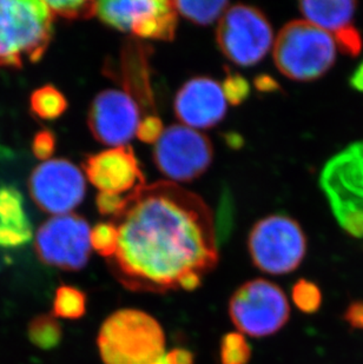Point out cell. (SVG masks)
<instances>
[{
  "label": "cell",
  "instance_id": "cell-15",
  "mask_svg": "<svg viewBox=\"0 0 363 364\" xmlns=\"http://www.w3.org/2000/svg\"><path fill=\"white\" fill-rule=\"evenodd\" d=\"M355 1L349 0H323L301 1L300 11L305 21L332 36L341 51L357 57L362 51V37L355 26Z\"/></svg>",
  "mask_w": 363,
  "mask_h": 364
},
{
  "label": "cell",
  "instance_id": "cell-18",
  "mask_svg": "<svg viewBox=\"0 0 363 364\" xmlns=\"http://www.w3.org/2000/svg\"><path fill=\"white\" fill-rule=\"evenodd\" d=\"M177 28V12L170 1L164 10L150 14L137 21L131 28V32L141 38L172 41L175 37Z\"/></svg>",
  "mask_w": 363,
  "mask_h": 364
},
{
  "label": "cell",
  "instance_id": "cell-22",
  "mask_svg": "<svg viewBox=\"0 0 363 364\" xmlns=\"http://www.w3.org/2000/svg\"><path fill=\"white\" fill-rule=\"evenodd\" d=\"M30 104L32 112L46 121L57 119L68 109L65 97L52 85H45L36 90L31 95Z\"/></svg>",
  "mask_w": 363,
  "mask_h": 364
},
{
  "label": "cell",
  "instance_id": "cell-25",
  "mask_svg": "<svg viewBox=\"0 0 363 364\" xmlns=\"http://www.w3.org/2000/svg\"><path fill=\"white\" fill-rule=\"evenodd\" d=\"M90 242L93 250L100 256L111 258L116 254L118 247V230L113 223H98L91 229Z\"/></svg>",
  "mask_w": 363,
  "mask_h": 364
},
{
  "label": "cell",
  "instance_id": "cell-13",
  "mask_svg": "<svg viewBox=\"0 0 363 364\" xmlns=\"http://www.w3.org/2000/svg\"><path fill=\"white\" fill-rule=\"evenodd\" d=\"M226 103L219 82L208 77H196L179 90L174 110L185 127L194 130L209 129L226 116Z\"/></svg>",
  "mask_w": 363,
  "mask_h": 364
},
{
  "label": "cell",
  "instance_id": "cell-12",
  "mask_svg": "<svg viewBox=\"0 0 363 364\" xmlns=\"http://www.w3.org/2000/svg\"><path fill=\"white\" fill-rule=\"evenodd\" d=\"M141 114L136 100L120 90L98 93L90 107L88 125L97 141L112 148L124 146L137 132Z\"/></svg>",
  "mask_w": 363,
  "mask_h": 364
},
{
  "label": "cell",
  "instance_id": "cell-10",
  "mask_svg": "<svg viewBox=\"0 0 363 364\" xmlns=\"http://www.w3.org/2000/svg\"><path fill=\"white\" fill-rule=\"evenodd\" d=\"M89 223L73 213L55 216L38 229L37 256L44 264L66 272L82 270L91 255Z\"/></svg>",
  "mask_w": 363,
  "mask_h": 364
},
{
  "label": "cell",
  "instance_id": "cell-26",
  "mask_svg": "<svg viewBox=\"0 0 363 364\" xmlns=\"http://www.w3.org/2000/svg\"><path fill=\"white\" fill-rule=\"evenodd\" d=\"M52 14L64 19H89L97 12V1L75 0V1H48Z\"/></svg>",
  "mask_w": 363,
  "mask_h": 364
},
{
  "label": "cell",
  "instance_id": "cell-4",
  "mask_svg": "<svg viewBox=\"0 0 363 364\" xmlns=\"http://www.w3.org/2000/svg\"><path fill=\"white\" fill-rule=\"evenodd\" d=\"M332 36L307 21H290L282 28L274 44L278 71L296 82L319 80L336 60Z\"/></svg>",
  "mask_w": 363,
  "mask_h": 364
},
{
  "label": "cell",
  "instance_id": "cell-24",
  "mask_svg": "<svg viewBox=\"0 0 363 364\" xmlns=\"http://www.w3.org/2000/svg\"><path fill=\"white\" fill-rule=\"evenodd\" d=\"M221 364H248L251 347L241 333H229L221 340Z\"/></svg>",
  "mask_w": 363,
  "mask_h": 364
},
{
  "label": "cell",
  "instance_id": "cell-27",
  "mask_svg": "<svg viewBox=\"0 0 363 364\" xmlns=\"http://www.w3.org/2000/svg\"><path fill=\"white\" fill-rule=\"evenodd\" d=\"M222 90L226 102H229L231 105H240L249 97L251 85L238 73H228V76L223 82Z\"/></svg>",
  "mask_w": 363,
  "mask_h": 364
},
{
  "label": "cell",
  "instance_id": "cell-11",
  "mask_svg": "<svg viewBox=\"0 0 363 364\" xmlns=\"http://www.w3.org/2000/svg\"><path fill=\"white\" fill-rule=\"evenodd\" d=\"M28 186L36 204L55 216L71 213L85 197V177L66 159H48L38 165Z\"/></svg>",
  "mask_w": 363,
  "mask_h": 364
},
{
  "label": "cell",
  "instance_id": "cell-19",
  "mask_svg": "<svg viewBox=\"0 0 363 364\" xmlns=\"http://www.w3.org/2000/svg\"><path fill=\"white\" fill-rule=\"evenodd\" d=\"M28 336L36 347L43 350H51L62 342V324L52 314H41L30 321Z\"/></svg>",
  "mask_w": 363,
  "mask_h": 364
},
{
  "label": "cell",
  "instance_id": "cell-28",
  "mask_svg": "<svg viewBox=\"0 0 363 364\" xmlns=\"http://www.w3.org/2000/svg\"><path fill=\"white\" fill-rule=\"evenodd\" d=\"M164 132L163 122L157 116H147L137 127V137L147 144H156Z\"/></svg>",
  "mask_w": 363,
  "mask_h": 364
},
{
  "label": "cell",
  "instance_id": "cell-8",
  "mask_svg": "<svg viewBox=\"0 0 363 364\" xmlns=\"http://www.w3.org/2000/svg\"><path fill=\"white\" fill-rule=\"evenodd\" d=\"M216 38L219 50L233 64L253 66L270 50L274 33L262 11L249 5H235L219 19Z\"/></svg>",
  "mask_w": 363,
  "mask_h": 364
},
{
  "label": "cell",
  "instance_id": "cell-31",
  "mask_svg": "<svg viewBox=\"0 0 363 364\" xmlns=\"http://www.w3.org/2000/svg\"><path fill=\"white\" fill-rule=\"evenodd\" d=\"M231 222H233L231 200H230L229 196H224L222 203H221V209H219V230L217 231L216 236L226 238L229 234Z\"/></svg>",
  "mask_w": 363,
  "mask_h": 364
},
{
  "label": "cell",
  "instance_id": "cell-16",
  "mask_svg": "<svg viewBox=\"0 0 363 364\" xmlns=\"http://www.w3.org/2000/svg\"><path fill=\"white\" fill-rule=\"evenodd\" d=\"M33 238L31 220L19 190L0 184V249H19Z\"/></svg>",
  "mask_w": 363,
  "mask_h": 364
},
{
  "label": "cell",
  "instance_id": "cell-33",
  "mask_svg": "<svg viewBox=\"0 0 363 364\" xmlns=\"http://www.w3.org/2000/svg\"><path fill=\"white\" fill-rule=\"evenodd\" d=\"M167 355L172 364H194V354L186 349L176 348Z\"/></svg>",
  "mask_w": 363,
  "mask_h": 364
},
{
  "label": "cell",
  "instance_id": "cell-23",
  "mask_svg": "<svg viewBox=\"0 0 363 364\" xmlns=\"http://www.w3.org/2000/svg\"><path fill=\"white\" fill-rule=\"evenodd\" d=\"M291 299L302 313L315 314L322 306V291L319 285L309 279H298L291 288Z\"/></svg>",
  "mask_w": 363,
  "mask_h": 364
},
{
  "label": "cell",
  "instance_id": "cell-17",
  "mask_svg": "<svg viewBox=\"0 0 363 364\" xmlns=\"http://www.w3.org/2000/svg\"><path fill=\"white\" fill-rule=\"evenodd\" d=\"M165 0H104L97 3L96 14L100 21L120 31H131L137 21L164 10Z\"/></svg>",
  "mask_w": 363,
  "mask_h": 364
},
{
  "label": "cell",
  "instance_id": "cell-34",
  "mask_svg": "<svg viewBox=\"0 0 363 364\" xmlns=\"http://www.w3.org/2000/svg\"><path fill=\"white\" fill-rule=\"evenodd\" d=\"M254 85L261 92H273L278 89V82L268 75H260L254 80Z\"/></svg>",
  "mask_w": 363,
  "mask_h": 364
},
{
  "label": "cell",
  "instance_id": "cell-2",
  "mask_svg": "<svg viewBox=\"0 0 363 364\" xmlns=\"http://www.w3.org/2000/svg\"><path fill=\"white\" fill-rule=\"evenodd\" d=\"M53 18L48 1L0 0V68L21 69L41 60L52 39Z\"/></svg>",
  "mask_w": 363,
  "mask_h": 364
},
{
  "label": "cell",
  "instance_id": "cell-1",
  "mask_svg": "<svg viewBox=\"0 0 363 364\" xmlns=\"http://www.w3.org/2000/svg\"><path fill=\"white\" fill-rule=\"evenodd\" d=\"M117 279L136 291L163 292L217 264L216 228L204 200L172 182L141 186L113 218Z\"/></svg>",
  "mask_w": 363,
  "mask_h": 364
},
{
  "label": "cell",
  "instance_id": "cell-35",
  "mask_svg": "<svg viewBox=\"0 0 363 364\" xmlns=\"http://www.w3.org/2000/svg\"><path fill=\"white\" fill-rule=\"evenodd\" d=\"M350 84H352L354 89H357V91H362L363 92V62L361 63V65L353 73V76L350 78Z\"/></svg>",
  "mask_w": 363,
  "mask_h": 364
},
{
  "label": "cell",
  "instance_id": "cell-5",
  "mask_svg": "<svg viewBox=\"0 0 363 364\" xmlns=\"http://www.w3.org/2000/svg\"><path fill=\"white\" fill-rule=\"evenodd\" d=\"M320 184L340 227L353 237L363 238V141L329 159Z\"/></svg>",
  "mask_w": 363,
  "mask_h": 364
},
{
  "label": "cell",
  "instance_id": "cell-14",
  "mask_svg": "<svg viewBox=\"0 0 363 364\" xmlns=\"http://www.w3.org/2000/svg\"><path fill=\"white\" fill-rule=\"evenodd\" d=\"M85 175L100 193L120 195L144 186V176L132 149L127 145L91 155L84 162Z\"/></svg>",
  "mask_w": 363,
  "mask_h": 364
},
{
  "label": "cell",
  "instance_id": "cell-29",
  "mask_svg": "<svg viewBox=\"0 0 363 364\" xmlns=\"http://www.w3.org/2000/svg\"><path fill=\"white\" fill-rule=\"evenodd\" d=\"M56 149V138L51 131H39L33 138L32 151L36 157L41 161H48L53 155Z\"/></svg>",
  "mask_w": 363,
  "mask_h": 364
},
{
  "label": "cell",
  "instance_id": "cell-30",
  "mask_svg": "<svg viewBox=\"0 0 363 364\" xmlns=\"http://www.w3.org/2000/svg\"><path fill=\"white\" fill-rule=\"evenodd\" d=\"M97 209L102 215L117 216L123 209L125 198L112 193H100L96 200Z\"/></svg>",
  "mask_w": 363,
  "mask_h": 364
},
{
  "label": "cell",
  "instance_id": "cell-32",
  "mask_svg": "<svg viewBox=\"0 0 363 364\" xmlns=\"http://www.w3.org/2000/svg\"><path fill=\"white\" fill-rule=\"evenodd\" d=\"M343 320L354 330H363V301H353L347 306Z\"/></svg>",
  "mask_w": 363,
  "mask_h": 364
},
{
  "label": "cell",
  "instance_id": "cell-21",
  "mask_svg": "<svg viewBox=\"0 0 363 364\" xmlns=\"http://www.w3.org/2000/svg\"><path fill=\"white\" fill-rule=\"evenodd\" d=\"M177 14L199 25H209L228 10L229 3L224 0L217 1H172Z\"/></svg>",
  "mask_w": 363,
  "mask_h": 364
},
{
  "label": "cell",
  "instance_id": "cell-36",
  "mask_svg": "<svg viewBox=\"0 0 363 364\" xmlns=\"http://www.w3.org/2000/svg\"><path fill=\"white\" fill-rule=\"evenodd\" d=\"M151 364H172L170 360H169L168 355H162L161 358H157L156 361L152 362Z\"/></svg>",
  "mask_w": 363,
  "mask_h": 364
},
{
  "label": "cell",
  "instance_id": "cell-3",
  "mask_svg": "<svg viewBox=\"0 0 363 364\" xmlns=\"http://www.w3.org/2000/svg\"><path fill=\"white\" fill-rule=\"evenodd\" d=\"M97 346L104 364H151L165 354L164 330L142 310H118L100 326Z\"/></svg>",
  "mask_w": 363,
  "mask_h": 364
},
{
  "label": "cell",
  "instance_id": "cell-9",
  "mask_svg": "<svg viewBox=\"0 0 363 364\" xmlns=\"http://www.w3.org/2000/svg\"><path fill=\"white\" fill-rule=\"evenodd\" d=\"M213 159L209 138L185 125L176 124L165 129L154 144V164L172 182L194 181L206 171Z\"/></svg>",
  "mask_w": 363,
  "mask_h": 364
},
{
  "label": "cell",
  "instance_id": "cell-20",
  "mask_svg": "<svg viewBox=\"0 0 363 364\" xmlns=\"http://www.w3.org/2000/svg\"><path fill=\"white\" fill-rule=\"evenodd\" d=\"M85 292L73 285L63 284L56 290L52 315L63 320H79L86 313Z\"/></svg>",
  "mask_w": 363,
  "mask_h": 364
},
{
  "label": "cell",
  "instance_id": "cell-6",
  "mask_svg": "<svg viewBox=\"0 0 363 364\" xmlns=\"http://www.w3.org/2000/svg\"><path fill=\"white\" fill-rule=\"evenodd\" d=\"M248 249L261 272L285 275L296 270L305 259L307 237L296 220L285 215H273L255 224Z\"/></svg>",
  "mask_w": 363,
  "mask_h": 364
},
{
  "label": "cell",
  "instance_id": "cell-7",
  "mask_svg": "<svg viewBox=\"0 0 363 364\" xmlns=\"http://www.w3.org/2000/svg\"><path fill=\"white\" fill-rule=\"evenodd\" d=\"M229 316L242 335L270 336L287 324L290 306L278 284L263 279H251L230 297Z\"/></svg>",
  "mask_w": 363,
  "mask_h": 364
}]
</instances>
